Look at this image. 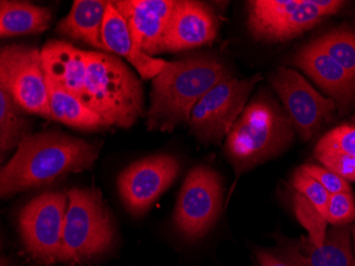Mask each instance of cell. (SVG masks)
<instances>
[{
	"label": "cell",
	"mask_w": 355,
	"mask_h": 266,
	"mask_svg": "<svg viewBox=\"0 0 355 266\" xmlns=\"http://www.w3.org/2000/svg\"><path fill=\"white\" fill-rule=\"evenodd\" d=\"M103 42L107 53H114L125 58L135 66L143 79H155L166 61L144 53L133 41L127 22L119 13L113 1H110L105 11L103 26Z\"/></svg>",
	"instance_id": "cell-17"
},
{
	"label": "cell",
	"mask_w": 355,
	"mask_h": 266,
	"mask_svg": "<svg viewBox=\"0 0 355 266\" xmlns=\"http://www.w3.org/2000/svg\"><path fill=\"white\" fill-rule=\"evenodd\" d=\"M83 103L109 127L130 128L144 114L143 87L119 58L87 51Z\"/></svg>",
	"instance_id": "cell-3"
},
{
	"label": "cell",
	"mask_w": 355,
	"mask_h": 266,
	"mask_svg": "<svg viewBox=\"0 0 355 266\" xmlns=\"http://www.w3.org/2000/svg\"><path fill=\"white\" fill-rule=\"evenodd\" d=\"M270 83L280 96L293 127L304 141L332 117L336 108L334 99L321 96L298 72L279 67Z\"/></svg>",
	"instance_id": "cell-11"
},
{
	"label": "cell",
	"mask_w": 355,
	"mask_h": 266,
	"mask_svg": "<svg viewBox=\"0 0 355 266\" xmlns=\"http://www.w3.org/2000/svg\"><path fill=\"white\" fill-rule=\"evenodd\" d=\"M352 122H353V123H355V114H354V115H353Z\"/></svg>",
	"instance_id": "cell-32"
},
{
	"label": "cell",
	"mask_w": 355,
	"mask_h": 266,
	"mask_svg": "<svg viewBox=\"0 0 355 266\" xmlns=\"http://www.w3.org/2000/svg\"><path fill=\"white\" fill-rule=\"evenodd\" d=\"M46 77L49 105L53 119L77 129L98 131L109 127L98 114L85 106L79 98L62 89L51 78Z\"/></svg>",
	"instance_id": "cell-19"
},
{
	"label": "cell",
	"mask_w": 355,
	"mask_h": 266,
	"mask_svg": "<svg viewBox=\"0 0 355 266\" xmlns=\"http://www.w3.org/2000/svg\"><path fill=\"white\" fill-rule=\"evenodd\" d=\"M317 145L333 148L355 158V125H343L331 130Z\"/></svg>",
	"instance_id": "cell-29"
},
{
	"label": "cell",
	"mask_w": 355,
	"mask_h": 266,
	"mask_svg": "<svg viewBox=\"0 0 355 266\" xmlns=\"http://www.w3.org/2000/svg\"><path fill=\"white\" fill-rule=\"evenodd\" d=\"M30 121L8 92L0 88V151L1 157L19 147L29 133Z\"/></svg>",
	"instance_id": "cell-22"
},
{
	"label": "cell",
	"mask_w": 355,
	"mask_h": 266,
	"mask_svg": "<svg viewBox=\"0 0 355 266\" xmlns=\"http://www.w3.org/2000/svg\"><path fill=\"white\" fill-rule=\"evenodd\" d=\"M223 179L209 166L189 172L181 188L173 223L187 240L201 239L214 226L223 206Z\"/></svg>",
	"instance_id": "cell-7"
},
{
	"label": "cell",
	"mask_w": 355,
	"mask_h": 266,
	"mask_svg": "<svg viewBox=\"0 0 355 266\" xmlns=\"http://www.w3.org/2000/svg\"><path fill=\"white\" fill-rule=\"evenodd\" d=\"M175 0H117L113 1L127 22L133 41L147 55L162 53Z\"/></svg>",
	"instance_id": "cell-14"
},
{
	"label": "cell",
	"mask_w": 355,
	"mask_h": 266,
	"mask_svg": "<svg viewBox=\"0 0 355 266\" xmlns=\"http://www.w3.org/2000/svg\"><path fill=\"white\" fill-rule=\"evenodd\" d=\"M99 146L60 132L28 135L0 172L1 197L51 185L62 176L93 165Z\"/></svg>",
	"instance_id": "cell-1"
},
{
	"label": "cell",
	"mask_w": 355,
	"mask_h": 266,
	"mask_svg": "<svg viewBox=\"0 0 355 266\" xmlns=\"http://www.w3.org/2000/svg\"><path fill=\"white\" fill-rule=\"evenodd\" d=\"M300 169L304 173L317 180L328 191L330 195L344 193V192H351L349 182L344 178L340 177V175L333 173L327 167H321V166L314 165V164H304V165L301 166Z\"/></svg>",
	"instance_id": "cell-30"
},
{
	"label": "cell",
	"mask_w": 355,
	"mask_h": 266,
	"mask_svg": "<svg viewBox=\"0 0 355 266\" xmlns=\"http://www.w3.org/2000/svg\"><path fill=\"white\" fill-rule=\"evenodd\" d=\"M328 16L316 0H253L248 26L257 39L283 42L298 37Z\"/></svg>",
	"instance_id": "cell-10"
},
{
	"label": "cell",
	"mask_w": 355,
	"mask_h": 266,
	"mask_svg": "<svg viewBox=\"0 0 355 266\" xmlns=\"http://www.w3.org/2000/svg\"><path fill=\"white\" fill-rule=\"evenodd\" d=\"M315 156L324 167L340 175L347 181H355V158L333 148L316 145Z\"/></svg>",
	"instance_id": "cell-26"
},
{
	"label": "cell",
	"mask_w": 355,
	"mask_h": 266,
	"mask_svg": "<svg viewBox=\"0 0 355 266\" xmlns=\"http://www.w3.org/2000/svg\"><path fill=\"white\" fill-rule=\"evenodd\" d=\"M352 235H353V243H354V249H355V225L352 227Z\"/></svg>",
	"instance_id": "cell-31"
},
{
	"label": "cell",
	"mask_w": 355,
	"mask_h": 266,
	"mask_svg": "<svg viewBox=\"0 0 355 266\" xmlns=\"http://www.w3.org/2000/svg\"><path fill=\"white\" fill-rule=\"evenodd\" d=\"M294 208L299 223L309 232V241L315 247H320L326 239L328 219L298 192L294 196Z\"/></svg>",
	"instance_id": "cell-24"
},
{
	"label": "cell",
	"mask_w": 355,
	"mask_h": 266,
	"mask_svg": "<svg viewBox=\"0 0 355 266\" xmlns=\"http://www.w3.org/2000/svg\"><path fill=\"white\" fill-rule=\"evenodd\" d=\"M180 171V163L171 155L153 156L123 169L117 179L119 196L132 215H143L162 195Z\"/></svg>",
	"instance_id": "cell-12"
},
{
	"label": "cell",
	"mask_w": 355,
	"mask_h": 266,
	"mask_svg": "<svg viewBox=\"0 0 355 266\" xmlns=\"http://www.w3.org/2000/svg\"><path fill=\"white\" fill-rule=\"evenodd\" d=\"M292 185L298 193L308 198L309 201L328 219L330 194L317 180L304 173L302 169H298L293 176Z\"/></svg>",
	"instance_id": "cell-25"
},
{
	"label": "cell",
	"mask_w": 355,
	"mask_h": 266,
	"mask_svg": "<svg viewBox=\"0 0 355 266\" xmlns=\"http://www.w3.org/2000/svg\"><path fill=\"white\" fill-rule=\"evenodd\" d=\"M313 42L355 78V32L334 30Z\"/></svg>",
	"instance_id": "cell-23"
},
{
	"label": "cell",
	"mask_w": 355,
	"mask_h": 266,
	"mask_svg": "<svg viewBox=\"0 0 355 266\" xmlns=\"http://www.w3.org/2000/svg\"><path fill=\"white\" fill-rule=\"evenodd\" d=\"M0 88L21 109L53 119L41 51L30 46H5L0 53Z\"/></svg>",
	"instance_id": "cell-6"
},
{
	"label": "cell",
	"mask_w": 355,
	"mask_h": 266,
	"mask_svg": "<svg viewBox=\"0 0 355 266\" xmlns=\"http://www.w3.org/2000/svg\"><path fill=\"white\" fill-rule=\"evenodd\" d=\"M67 199L59 261L78 263L107 253L114 241L115 228L101 193L73 189Z\"/></svg>",
	"instance_id": "cell-5"
},
{
	"label": "cell",
	"mask_w": 355,
	"mask_h": 266,
	"mask_svg": "<svg viewBox=\"0 0 355 266\" xmlns=\"http://www.w3.org/2000/svg\"><path fill=\"white\" fill-rule=\"evenodd\" d=\"M293 131L288 116L270 101L259 98L245 108L227 135L225 155L241 175L286 147Z\"/></svg>",
	"instance_id": "cell-4"
},
{
	"label": "cell",
	"mask_w": 355,
	"mask_h": 266,
	"mask_svg": "<svg viewBox=\"0 0 355 266\" xmlns=\"http://www.w3.org/2000/svg\"><path fill=\"white\" fill-rule=\"evenodd\" d=\"M261 79V75H255L247 79L228 78L217 83L193 107L191 131L205 143H214L228 135Z\"/></svg>",
	"instance_id": "cell-8"
},
{
	"label": "cell",
	"mask_w": 355,
	"mask_h": 266,
	"mask_svg": "<svg viewBox=\"0 0 355 266\" xmlns=\"http://www.w3.org/2000/svg\"><path fill=\"white\" fill-rule=\"evenodd\" d=\"M67 194L44 193L30 201L19 217L21 239L32 257L44 264L59 261Z\"/></svg>",
	"instance_id": "cell-9"
},
{
	"label": "cell",
	"mask_w": 355,
	"mask_h": 266,
	"mask_svg": "<svg viewBox=\"0 0 355 266\" xmlns=\"http://www.w3.org/2000/svg\"><path fill=\"white\" fill-rule=\"evenodd\" d=\"M293 64L308 74L340 106H346L352 99L355 93V78L314 42L297 53Z\"/></svg>",
	"instance_id": "cell-15"
},
{
	"label": "cell",
	"mask_w": 355,
	"mask_h": 266,
	"mask_svg": "<svg viewBox=\"0 0 355 266\" xmlns=\"http://www.w3.org/2000/svg\"><path fill=\"white\" fill-rule=\"evenodd\" d=\"M218 32V19L205 3L179 0L163 39L162 53L189 51L212 43Z\"/></svg>",
	"instance_id": "cell-13"
},
{
	"label": "cell",
	"mask_w": 355,
	"mask_h": 266,
	"mask_svg": "<svg viewBox=\"0 0 355 266\" xmlns=\"http://www.w3.org/2000/svg\"><path fill=\"white\" fill-rule=\"evenodd\" d=\"M41 53L45 75L83 103L87 51L53 40L45 44Z\"/></svg>",
	"instance_id": "cell-16"
},
{
	"label": "cell",
	"mask_w": 355,
	"mask_h": 266,
	"mask_svg": "<svg viewBox=\"0 0 355 266\" xmlns=\"http://www.w3.org/2000/svg\"><path fill=\"white\" fill-rule=\"evenodd\" d=\"M257 258L261 266H306V259L297 245L260 251L257 253Z\"/></svg>",
	"instance_id": "cell-28"
},
{
	"label": "cell",
	"mask_w": 355,
	"mask_h": 266,
	"mask_svg": "<svg viewBox=\"0 0 355 266\" xmlns=\"http://www.w3.org/2000/svg\"></svg>",
	"instance_id": "cell-33"
},
{
	"label": "cell",
	"mask_w": 355,
	"mask_h": 266,
	"mask_svg": "<svg viewBox=\"0 0 355 266\" xmlns=\"http://www.w3.org/2000/svg\"><path fill=\"white\" fill-rule=\"evenodd\" d=\"M351 235L350 225L333 226L320 247H315L304 238L297 245L306 259V266H355Z\"/></svg>",
	"instance_id": "cell-20"
},
{
	"label": "cell",
	"mask_w": 355,
	"mask_h": 266,
	"mask_svg": "<svg viewBox=\"0 0 355 266\" xmlns=\"http://www.w3.org/2000/svg\"><path fill=\"white\" fill-rule=\"evenodd\" d=\"M355 221V201L352 192L332 194L328 206V223L333 226L350 225Z\"/></svg>",
	"instance_id": "cell-27"
},
{
	"label": "cell",
	"mask_w": 355,
	"mask_h": 266,
	"mask_svg": "<svg viewBox=\"0 0 355 266\" xmlns=\"http://www.w3.org/2000/svg\"><path fill=\"white\" fill-rule=\"evenodd\" d=\"M109 3L103 0H76L67 17L58 24L57 31L107 53L103 42V26Z\"/></svg>",
	"instance_id": "cell-18"
},
{
	"label": "cell",
	"mask_w": 355,
	"mask_h": 266,
	"mask_svg": "<svg viewBox=\"0 0 355 266\" xmlns=\"http://www.w3.org/2000/svg\"><path fill=\"white\" fill-rule=\"evenodd\" d=\"M53 19L49 8L32 5L27 1L0 3V35L1 38L39 33L47 29Z\"/></svg>",
	"instance_id": "cell-21"
},
{
	"label": "cell",
	"mask_w": 355,
	"mask_h": 266,
	"mask_svg": "<svg viewBox=\"0 0 355 266\" xmlns=\"http://www.w3.org/2000/svg\"><path fill=\"white\" fill-rule=\"evenodd\" d=\"M228 78L229 69L212 56L166 62L162 72L153 79L147 113L149 131L171 132L181 124H189L191 111L203 95Z\"/></svg>",
	"instance_id": "cell-2"
}]
</instances>
